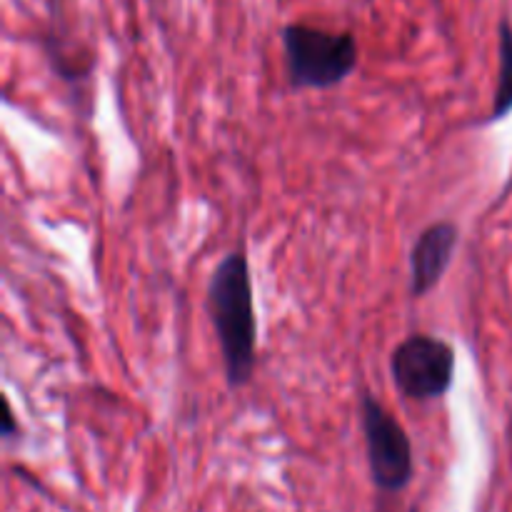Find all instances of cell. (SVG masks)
Instances as JSON below:
<instances>
[{
  "instance_id": "obj_8",
  "label": "cell",
  "mask_w": 512,
  "mask_h": 512,
  "mask_svg": "<svg viewBox=\"0 0 512 512\" xmlns=\"http://www.w3.org/2000/svg\"><path fill=\"white\" fill-rule=\"evenodd\" d=\"M410 512H418V508H410Z\"/></svg>"
},
{
  "instance_id": "obj_6",
  "label": "cell",
  "mask_w": 512,
  "mask_h": 512,
  "mask_svg": "<svg viewBox=\"0 0 512 512\" xmlns=\"http://www.w3.org/2000/svg\"><path fill=\"white\" fill-rule=\"evenodd\" d=\"M512 113V25L510 20L500 23V73L498 88L493 95V108H490L485 123H498Z\"/></svg>"
},
{
  "instance_id": "obj_1",
  "label": "cell",
  "mask_w": 512,
  "mask_h": 512,
  "mask_svg": "<svg viewBox=\"0 0 512 512\" xmlns=\"http://www.w3.org/2000/svg\"><path fill=\"white\" fill-rule=\"evenodd\" d=\"M208 313L218 338L225 383L240 390L258 365V318L248 250L240 243L218 265L208 283Z\"/></svg>"
},
{
  "instance_id": "obj_5",
  "label": "cell",
  "mask_w": 512,
  "mask_h": 512,
  "mask_svg": "<svg viewBox=\"0 0 512 512\" xmlns=\"http://www.w3.org/2000/svg\"><path fill=\"white\" fill-rule=\"evenodd\" d=\"M460 228L453 220H438L420 230L410 248V295L425 298L440 285L455 258Z\"/></svg>"
},
{
  "instance_id": "obj_2",
  "label": "cell",
  "mask_w": 512,
  "mask_h": 512,
  "mask_svg": "<svg viewBox=\"0 0 512 512\" xmlns=\"http://www.w3.org/2000/svg\"><path fill=\"white\" fill-rule=\"evenodd\" d=\"M285 75L293 90H330L355 73L360 63L353 33H333L308 23H290L280 30Z\"/></svg>"
},
{
  "instance_id": "obj_7",
  "label": "cell",
  "mask_w": 512,
  "mask_h": 512,
  "mask_svg": "<svg viewBox=\"0 0 512 512\" xmlns=\"http://www.w3.org/2000/svg\"><path fill=\"white\" fill-rule=\"evenodd\" d=\"M15 433V420H13V415H5V428H3V435L5 438H10V435Z\"/></svg>"
},
{
  "instance_id": "obj_4",
  "label": "cell",
  "mask_w": 512,
  "mask_h": 512,
  "mask_svg": "<svg viewBox=\"0 0 512 512\" xmlns=\"http://www.w3.org/2000/svg\"><path fill=\"white\" fill-rule=\"evenodd\" d=\"M455 368L458 355L453 345L428 333L408 335L390 355L395 390L413 403H433L445 398L455 383Z\"/></svg>"
},
{
  "instance_id": "obj_3",
  "label": "cell",
  "mask_w": 512,
  "mask_h": 512,
  "mask_svg": "<svg viewBox=\"0 0 512 512\" xmlns=\"http://www.w3.org/2000/svg\"><path fill=\"white\" fill-rule=\"evenodd\" d=\"M358 410L373 485L380 493H400L415 475L413 443L408 433L370 390L360 395Z\"/></svg>"
}]
</instances>
